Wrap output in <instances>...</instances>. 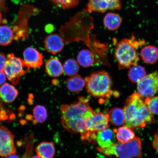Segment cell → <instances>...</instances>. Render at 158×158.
<instances>
[{
    "mask_svg": "<svg viewBox=\"0 0 158 158\" xmlns=\"http://www.w3.org/2000/svg\"><path fill=\"white\" fill-rule=\"evenodd\" d=\"M123 110L125 116L124 124L131 129H139L155 122L153 114L138 93L127 99Z\"/></svg>",
    "mask_w": 158,
    "mask_h": 158,
    "instance_id": "2",
    "label": "cell"
},
{
    "mask_svg": "<svg viewBox=\"0 0 158 158\" xmlns=\"http://www.w3.org/2000/svg\"><path fill=\"white\" fill-rule=\"evenodd\" d=\"M142 143L140 138L134 137L126 143H114L110 147L98 148L101 153L116 158H141L142 156Z\"/></svg>",
    "mask_w": 158,
    "mask_h": 158,
    "instance_id": "5",
    "label": "cell"
},
{
    "mask_svg": "<svg viewBox=\"0 0 158 158\" xmlns=\"http://www.w3.org/2000/svg\"><path fill=\"white\" fill-rule=\"evenodd\" d=\"M87 91L97 98H110L112 95L118 96V92L112 90V81L108 73L104 71L94 72L85 79Z\"/></svg>",
    "mask_w": 158,
    "mask_h": 158,
    "instance_id": "4",
    "label": "cell"
},
{
    "mask_svg": "<svg viewBox=\"0 0 158 158\" xmlns=\"http://www.w3.org/2000/svg\"><path fill=\"white\" fill-rule=\"evenodd\" d=\"M30 69L24 60L11 53L7 55L3 71L9 80L16 85Z\"/></svg>",
    "mask_w": 158,
    "mask_h": 158,
    "instance_id": "6",
    "label": "cell"
},
{
    "mask_svg": "<svg viewBox=\"0 0 158 158\" xmlns=\"http://www.w3.org/2000/svg\"><path fill=\"white\" fill-rule=\"evenodd\" d=\"M3 19L2 15L1 12V11H0V25L2 23H3Z\"/></svg>",
    "mask_w": 158,
    "mask_h": 158,
    "instance_id": "36",
    "label": "cell"
},
{
    "mask_svg": "<svg viewBox=\"0 0 158 158\" xmlns=\"http://www.w3.org/2000/svg\"><path fill=\"white\" fill-rule=\"evenodd\" d=\"M63 66L64 72L67 76L69 77L77 74L80 69V66L77 61L72 59H68L65 61Z\"/></svg>",
    "mask_w": 158,
    "mask_h": 158,
    "instance_id": "26",
    "label": "cell"
},
{
    "mask_svg": "<svg viewBox=\"0 0 158 158\" xmlns=\"http://www.w3.org/2000/svg\"><path fill=\"white\" fill-rule=\"evenodd\" d=\"M143 41L136 40L132 35L130 39H124L118 43L114 51V57L120 69L130 68L137 64L139 58L137 49Z\"/></svg>",
    "mask_w": 158,
    "mask_h": 158,
    "instance_id": "3",
    "label": "cell"
},
{
    "mask_svg": "<svg viewBox=\"0 0 158 158\" xmlns=\"http://www.w3.org/2000/svg\"><path fill=\"white\" fill-rule=\"evenodd\" d=\"M6 0H0V11L6 13L7 10V9L6 5Z\"/></svg>",
    "mask_w": 158,
    "mask_h": 158,
    "instance_id": "32",
    "label": "cell"
},
{
    "mask_svg": "<svg viewBox=\"0 0 158 158\" xmlns=\"http://www.w3.org/2000/svg\"><path fill=\"white\" fill-rule=\"evenodd\" d=\"M122 19L118 13L110 12L105 16L103 19L104 26L111 31L117 30L121 26Z\"/></svg>",
    "mask_w": 158,
    "mask_h": 158,
    "instance_id": "17",
    "label": "cell"
},
{
    "mask_svg": "<svg viewBox=\"0 0 158 158\" xmlns=\"http://www.w3.org/2000/svg\"><path fill=\"white\" fill-rule=\"evenodd\" d=\"M45 70L49 76L53 78L58 77L64 73L63 65L56 58H51L47 61Z\"/></svg>",
    "mask_w": 158,
    "mask_h": 158,
    "instance_id": "13",
    "label": "cell"
},
{
    "mask_svg": "<svg viewBox=\"0 0 158 158\" xmlns=\"http://www.w3.org/2000/svg\"><path fill=\"white\" fill-rule=\"evenodd\" d=\"M30 158H41L37 155H33L31 156Z\"/></svg>",
    "mask_w": 158,
    "mask_h": 158,
    "instance_id": "37",
    "label": "cell"
},
{
    "mask_svg": "<svg viewBox=\"0 0 158 158\" xmlns=\"http://www.w3.org/2000/svg\"><path fill=\"white\" fill-rule=\"evenodd\" d=\"M109 122L114 126L123 125L125 123V116L123 110L121 108H115L112 109L107 114Z\"/></svg>",
    "mask_w": 158,
    "mask_h": 158,
    "instance_id": "20",
    "label": "cell"
},
{
    "mask_svg": "<svg viewBox=\"0 0 158 158\" xmlns=\"http://www.w3.org/2000/svg\"><path fill=\"white\" fill-rule=\"evenodd\" d=\"M152 145L153 147L158 152V134H155L154 136Z\"/></svg>",
    "mask_w": 158,
    "mask_h": 158,
    "instance_id": "33",
    "label": "cell"
},
{
    "mask_svg": "<svg viewBox=\"0 0 158 158\" xmlns=\"http://www.w3.org/2000/svg\"><path fill=\"white\" fill-rule=\"evenodd\" d=\"M95 139L100 147H108L115 143V134L112 130L106 128L97 133Z\"/></svg>",
    "mask_w": 158,
    "mask_h": 158,
    "instance_id": "12",
    "label": "cell"
},
{
    "mask_svg": "<svg viewBox=\"0 0 158 158\" xmlns=\"http://www.w3.org/2000/svg\"><path fill=\"white\" fill-rule=\"evenodd\" d=\"M44 46L47 51L53 55H56L63 50L64 43L61 35L57 34L51 35L45 39Z\"/></svg>",
    "mask_w": 158,
    "mask_h": 158,
    "instance_id": "11",
    "label": "cell"
},
{
    "mask_svg": "<svg viewBox=\"0 0 158 158\" xmlns=\"http://www.w3.org/2000/svg\"><path fill=\"white\" fill-rule=\"evenodd\" d=\"M67 88L72 93L80 92L85 85V80L80 75L76 74L70 77L67 80Z\"/></svg>",
    "mask_w": 158,
    "mask_h": 158,
    "instance_id": "19",
    "label": "cell"
},
{
    "mask_svg": "<svg viewBox=\"0 0 158 158\" xmlns=\"http://www.w3.org/2000/svg\"><path fill=\"white\" fill-rule=\"evenodd\" d=\"M95 56L93 53L88 49H83L78 53L77 61L79 65L84 68H89L95 64Z\"/></svg>",
    "mask_w": 158,
    "mask_h": 158,
    "instance_id": "18",
    "label": "cell"
},
{
    "mask_svg": "<svg viewBox=\"0 0 158 158\" xmlns=\"http://www.w3.org/2000/svg\"><path fill=\"white\" fill-rule=\"evenodd\" d=\"M109 10V6L106 0H89L86 10L88 13H104Z\"/></svg>",
    "mask_w": 158,
    "mask_h": 158,
    "instance_id": "22",
    "label": "cell"
},
{
    "mask_svg": "<svg viewBox=\"0 0 158 158\" xmlns=\"http://www.w3.org/2000/svg\"><path fill=\"white\" fill-rule=\"evenodd\" d=\"M6 80V76L4 71L0 72V85L3 83Z\"/></svg>",
    "mask_w": 158,
    "mask_h": 158,
    "instance_id": "34",
    "label": "cell"
},
{
    "mask_svg": "<svg viewBox=\"0 0 158 158\" xmlns=\"http://www.w3.org/2000/svg\"><path fill=\"white\" fill-rule=\"evenodd\" d=\"M140 55L144 62L148 64H155L158 60V49L153 45L144 47Z\"/></svg>",
    "mask_w": 158,
    "mask_h": 158,
    "instance_id": "15",
    "label": "cell"
},
{
    "mask_svg": "<svg viewBox=\"0 0 158 158\" xmlns=\"http://www.w3.org/2000/svg\"><path fill=\"white\" fill-rule=\"evenodd\" d=\"M19 91L15 87L8 83H5L0 87V98L5 103L13 102L19 95Z\"/></svg>",
    "mask_w": 158,
    "mask_h": 158,
    "instance_id": "14",
    "label": "cell"
},
{
    "mask_svg": "<svg viewBox=\"0 0 158 158\" xmlns=\"http://www.w3.org/2000/svg\"><path fill=\"white\" fill-rule=\"evenodd\" d=\"M89 99L80 97L77 101L61 106V123L65 130L73 134L80 133L83 140L90 139L86 122L95 113L89 103Z\"/></svg>",
    "mask_w": 158,
    "mask_h": 158,
    "instance_id": "1",
    "label": "cell"
},
{
    "mask_svg": "<svg viewBox=\"0 0 158 158\" xmlns=\"http://www.w3.org/2000/svg\"><path fill=\"white\" fill-rule=\"evenodd\" d=\"M8 118L7 112L3 104L0 102V122L6 120Z\"/></svg>",
    "mask_w": 158,
    "mask_h": 158,
    "instance_id": "30",
    "label": "cell"
},
{
    "mask_svg": "<svg viewBox=\"0 0 158 158\" xmlns=\"http://www.w3.org/2000/svg\"><path fill=\"white\" fill-rule=\"evenodd\" d=\"M37 155L41 158H53L55 153L54 144L51 142H43L35 149Z\"/></svg>",
    "mask_w": 158,
    "mask_h": 158,
    "instance_id": "16",
    "label": "cell"
},
{
    "mask_svg": "<svg viewBox=\"0 0 158 158\" xmlns=\"http://www.w3.org/2000/svg\"><path fill=\"white\" fill-rule=\"evenodd\" d=\"M5 158H19V157L18 156L15 155V154H14L8 156Z\"/></svg>",
    "mask_w": 158,
    "mask_h": 158,
    "instance_id": "35",
    "label": "cell"
},
{
    "mask_svg": "<svg viewBox=\"0 0 158 158\" xmlns=\"http://www.w3.org/2000/svg\"><path fill=\"white\" fill-rule=\"evenodd\" d=\"M147 75L145 68L140 65H135L130 67L128 77L132 82L138 83Z\"/></svg>",
    "mask_w": 158,
    "mask_h": 158,
    "instance_id": "23",
    "label": "cell"
},
{
    "mask_svg": "<svg viewBox=\"0 0 158 158\" xmlns=\"http://www.w3.org/2000/svg\"><path fill=\"white\" fill-rule=\"evenodd\" d=\"M55 5L63 9L72 8L78 5L80 0H50Z\"/></svg>",
    "mask_w": 158,
    "mask_h": 158,
    "instance_id": "27",
    "label": "cell"
},
{
    "mask_svg": "<svg viewBox=\"0 0 158 158\" xmlns=\"http://www.w3.org/2000/svg\"><path fill=\"white\" fill-rule=\"evenodd\" d=\"M144 102L152 114H158V97L146 98Z\"/></svg>",
    "mask_w": 158,
    "mask_h": 158,
    "instance_id": "28",
    "label": "cell"
},
{
    "mask_svg": "<svg viewBox=\"0 0 158 158\" xmlns=\"http://www.w3.org/2000/svg\"><path fill=\"white\" fill-rule=\"evenodd\" d=\"M23 58V60L30 68H38L43 64L42 55L33 47H28L25 49Z\"/></svg>",
    "mask_w": 158,
    "mask_h": 158,
    "instance_id": "10",
    "label": "cell"
},
{
    "mask_svg": "<svg viewBox=\"0 0 158 158\" xmlns=\"http://www.w3.org/2000/svg\"><path fill=\"white\" fill-rule=\"evenodd\" d=\"M113 131L115 134L116 138L120 143H127L135 137L134 132L126 126L120 127L118 129L115 128Z\"/></svg>",
    "mask_w": 158,
    "mask_h": 158,
    "instance_id": "21",
    "label": "cell"
},
{
    "mask_svg": "<svg viewBox=\"0 0 158 158\" xmlns=\"http://www.w3.org/2000/svg\"><path fill=\"white\" fill-rule=\"evenodd\" d=\"M14 136L5 126L0 127V156L6 157L15 154Z\"/></svg>",
    "mask_w": 158,
    "mask_h": 158,
    "instance_id": "9",
    "label": "cell"
},
{
    "mask_svg": "<svg viewBox=\"0 0 158 158\" xmlns=\"http://www.w3.org/2000/svg\"><path fill=\"white\" fill-rule=\"evenodd\" d=\"M6 61L5 55L2 53H0V72H3Z\"/></svg>",
    "mask_w": 158,
    "mask_h": 158,
    "instance_id": "31",
    "label": "cell"
},
{
    "mask_svg": "<svg viewBox=\"0 0 158 158\" xmlns=\"http://www.w3.org/2000/svg\"><path fill=\"white\" fill-rule=\"evenodd\" d=\"M137 90L141 98L154 97L158 92V72L146 75L138 83Z\"/></svg>",
    "mask_w": 158,
    "mask_h": 158,
    "instance_id": "7",
    "label": "cell"
},
{
    "mask_svg": "<svg viewBox=\"0 0 158 158\" xmlns=\"http://www.w3.org/2000/svg\"><path fill=\"white\" fill-rule=\"evenodd\" d=\"M110 7V10H119L121 9L120 0H106Z\"/></svg>",
    "mask_w": 158,
    "mask_h": 158,
    "instance_id": "29",
    "label": "cell"
},
{
    "mask_svg": "<svg viewBox=\"0 0 158 158\" xmlns=\"http://www.w3.org/2000/svg\"><path fill=\"white\" fill-rule=\"evenodd\" d=\"M107 114L96 112L89 118L86 122V128L90 135V139H95L97 133L108 128Z\"/></svg>",
    "mask_w": 158,
    "mask_h": 158,
    "instance_id": "8",
    "label": "cell"
},
{
    "mask_svg": "<svg viewBox=\"0 0 158 158\" xmlns=\"http://www.w3.org/2000/svg\"><path fill=\"white\" fill-rule=\"evenodd\" d=\"M14 39L12 29L7 26L0 27V45L7 46L11 44Z\"/></svg>",
    "mask_w": 158,
    "mask_h": 158,
    "instance_id": "25",
    "label": "cell"
},
{
    "mask_svg": "<svg viewBox=\"0 0 158 158\" xmlns=\"http://www.w3.org/2000/svg\"><path fill=\"white\" fill-rule=\"evenodd\" d=\"M47 118L46 108L41 105H37L33 110V116L31 118L33 124L44 123Z\"/></svg>",
    "mask_w": 158,
    "mask_h": 158,
    "instance_id": "24",
    "label": "cell"
}]
</instances>
